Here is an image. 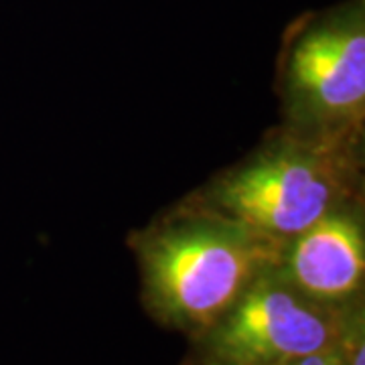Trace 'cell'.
I'll use <instances>...</instances> for the list:
<instances>
[{
  "label": "cell",
  "mask_w": 365,
  "mask_h": 365,
  "mask_svg": "<svg viewBox=\"0 0 365 365\" xmlns=\"http://www.w3.org/2000/svg\"><path fill=\"white\" fill-rule=\"evenodd\" d=\"M364 341L353 345L351 357H349V365H365V351H364Z\"/></svg>",
  "instance_id": "52a82bcc"
},
{
  "label": "cell",
  "mask_w": 365,
  "mask_h": 365,
  "mask_svg": "<svg viewBox=\"0 0 365 365\" xmlns=\"http://www.w3.org/2000/svg\"><path fill=\"white\" fill-rule=\"evenodd\" d=\"M292 116L321 140L345 144L365 114V4L347 0L299 21L287 49Z\"/></svg>",
  "instance_id": "3957f363"
},
{
  "label": "cell",
  "mask_w": 365,
  "mask_h": 365,
  "mask_svg": "<svg viewBox=\"0 0 365 365\" xmlns=\"http://www.w3.org/2000/svg\"><path fill=\"white\" fill-rule=\"evenodd\" d=\"M282 280L272 270L258 276L213 325V351L222 364L287 365L337 347L339 323Z\"/></svg>",
  "instance_id": "277c9868"
},
{
  "label": "cell",
  "mask_w": 365,
  "mask_h": 365,
  "mask_svg": "<svg viewBox=\"0 0 365 365\" xmlns=\"http://www.w3.org/2000/svg\"><path fill=\"white\" fill-rule=\"evenodd\" d=\"M282 250L284 242L211 211L182 217L140 244L146 299L173 325L207 329L280 266Z\"/></svg>",
  "instance_id": "6da1fadb"
},
{
  "label": "cell",
  "mask_w": 365,
  "mask_h": 365,
  "mask_svg": "<svg viewBox=\"0 0 365 365\" xmlns=\"http://www.w3.org/2000/svg\"><path fill=\"white\" fill-rule=\"evenodd\" d=\"M345 144L297 140L262 153L213 182L211 213L287 244L343 203L349 187Z\"/></svg>",
  "instance_id": "7a4b0ae2"
},
{
  "label": "cell",
  "mask_w": 365,
  "mask_h": 365,
  "mask_svg": "<svg viewBox=\"0 0 365 365\" xmlns=\"http://www.w3.org/2000/svg\"><path fill=\"white\" fill-rule=\"evenodd\" d=\"M284 280L321 304L341 302L364 284L365 235L361 217L343 203L290 237L282 260Z\"/></svg>",
  "instance_id": "5b68a950"
},
{
  "label": "cell",
  "mask_w": 365,
  "mask_h": 365,
  "mask_svg": "<svg viewBox=\"0 0 365 365\" xmlns=\"http://www.w3.org/2000/svg\"><path fill=\"white\" fill-rule=\"evenodd\" d=\"M287 365H345V359L335 349H331V351L313 353V355L300 357V359H294Z\"/></svg>",
  "instance_id": "8992f818"
}]
</instances>
